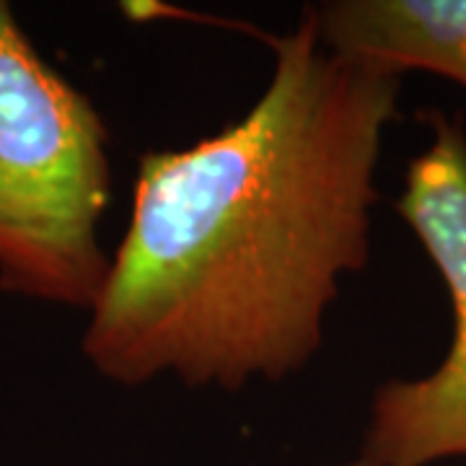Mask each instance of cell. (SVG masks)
Listing matches in <instances>:
<instances>
[{"mask_svg":"<svg viewBox=\"0 0 466 466\" xmlns=\"http://www.w3.org/2000/svg\"><path fill=\"white\" fill-rule=\"evenodd\" d=\"M269 42L272 78L238 122L137 158L130 226L81 339L119 386L283 381L321 348L339 280L370 259L401 76L327 50L311 8Z\"/></svg>","mask_w":466,"mask_h":466,"instance_id":"6da1fadb","label":"cell"},{"mask_svg":"<svg viewBox=\"0 0 466 466\" xmlns=\"http://www.w3.org/2000/svg\"><path fill=\"white\" fill-rule=\"evenodd\" d=\"M109 130L0 0V290L91 311L112 257Z\"/></svg>","mask_w":466,"mask_h":466,"instance_id":"7a4b0ae2","label":"cell"},{"mask_svg":"<svg viewBox=\"0 0 466 466\" xmlns=\"http://www.w3.org/2000/svg\"><path fill=\"white\" fill-rule=\"evenodd\" d=\"M428 122L433 140L410 161L397 210L446 283L453 337L431 376L376 389L363 446L373 466L466 459V133L461 116L431 112Z\"/></svg>","mask_w":466,"mask_h":466,"instance_id":"3957f363","label":"cell"},{"mask_svg":"<svg viewBox=\"0 0 466 466\" xmlns=\"http://www.w3.org/2000/svg\"><path fill=\"white\" fill-rule=\"evenodd\" d=\"M309 8L327 50L466 88V0H329Z\"/></svg>","mask_w":466,"mask_h":466,"instance_id":"277c9868","label":"cell"},{"mask_svg":"<svg viewBox=\"0 0 466 466\" xmlns=\"http://www.w3.org/2000/svg\"><path fill=\"white\" fill-rule=\"evenodd\" d=\"M348 466H373V464H368L366 459H360V461H355V464H348Z\"/></svg>","mask_w":466,"mask_h":466,"instance_id":"5b68a950","label":"cell"}]
</instances>
